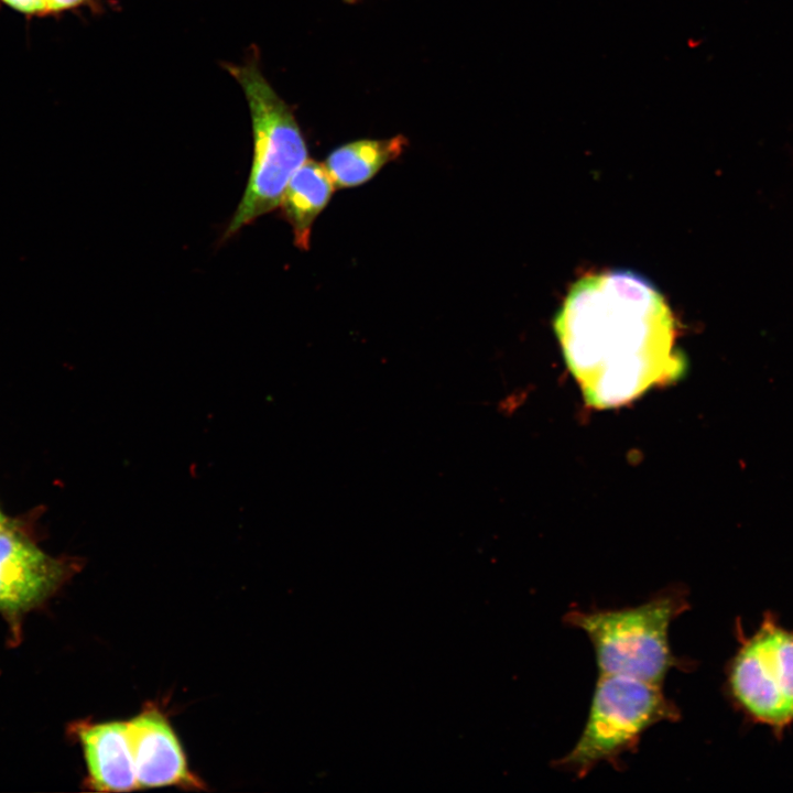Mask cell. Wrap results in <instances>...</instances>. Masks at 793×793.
<instances>
[{"label": "cell", "mask_w": 793, "mask_h": 793, "mask_svg": "<svg viewBox=\"0 0 793 793\" xmlns=\"http://www.w3.org/2000/svg\"><path fill=\"white\" fill-rule=\"evenodd\" d=\"M553 326L565 362L593 408L627 404L686 371L672 309L660 290L633 271H605L576 281Z\"/></svg>", "instance_id": "6da1fadb"}, {"label": "cell", "mask_w": 793, "mask_h": 793, "mask_svg": "<svg viewBox=\"0 0 793 793\" xmlns=\"http://www.w3.org/2000/svg\"><path fill=\"white\" fill-rule=\"evenodd\" d=\"M689 608L688 590L681 586L659 590L631 607L571 609L566 626L589 638L599 674L624 675L662 685L673 669L689 671L694 662L676 656L670 645L673 620Z\"/></svg>", "instance_id": "7a4b0ae2"}, {"label": "cell", "mask_w": 793, "mask_h": 793, "mask_svg": "<svg viewBox=\"0 0 793 793\" xmlns=\"http://www.w3.org/2000/svg\"><path fill=\"white\" fill-rule=\"evenodd\" d=\"M227 68L249 105L253 157L246 189L224 239L274 210L291 176L307 160V146L291 108L265 79L257 61Z\"/></svg>", "instance_id": "3957f363"}, {"label": "cell", "mask_w": 793, "mask_h": 793, "mask_svg": "<svg viewBox=\"0 0 793 793\" xmlns=\"http://www.w3.org/2000/svg\"><path fill=\"white\" fill-rule=\"evenodd\" d=\"M680 719V708L665 696L662 685L624 675L599 674L580 737L553 767L578 779L600 762L619 770L623 765L621 757L637 750L649 728Z\"/></svg>", "instance_id": "277c9868"}, {"label": "cell", "mask_w": 793, "mask_h": 793, "mask_svg": "<svg viewBox=\"0 0 793 793\" xmlns=\"http://www.w3.org/2000/svg\"><path fill=\"white\" fill-rule=\"evenodd\" d=\"M738 648L726 667L731 704L775 736L793 725V630L767 611L749 636L737 626Z\"/></svg>", "instance_id": "5b68a950"}, {"label": "cell", "mask_w": 793, "mask_h": 793, "mask_svg": "<svg viewBox=\"0 0 793 793\" xmlns=\"http://www.w3.org/2000/svg\"><path fill=\"white\" fill-rule=\"evenodd\" d=\"M68 568L7 526L0 531V609L32 607L61 584Z\"/></svg>", "instance_id": "8992f818"}, {"label": "cell", "mask_w": 793, "mask_h": 793, "mask_svg": "<svg viewBox=\"0 0 793 793\" xmlns=\"http://www.w3.org/2000/svg\"><path fill=\"white\" fill-rule=\"evenodd\" d=\"M127 723L138 787L202 789L165 716L149 707Z\"/></svg>", "instance_id": "52a82bcc"}, {"label": "cell", "mask_w": 793, "mask_h": 793, "mask_svg": "<svg viewBox=\"0 0 793 793\" xmlns=\"http://www.w3.org/2000/svg\"><path fill=\"white\" fill-rule=\"evenodd\" d=\"M78 735L87 761L89 782L95 790L126 792L138 789L126 721L85 725Z\"/></svg>", "instance_id": "ba28073f"}, {"label": "cell", "mask_w": 793, "mask_h": 793, "mask_svg": "<svg viewBox=\"0 0 793 793\" xmlns=\"http://www.w3.org/2000/svg\"><path fill=\"white\" fill-rule=\"evenodd\" d=\"M335 188L325 164L311 159L291 176L280 205L292 227L297 248H309L313 222L328 204Z\"/></svg>", "instance_id": "9c48e42d"}, {"label": "cell", "mask_w": 793, "mask_h": 793, "mask_svg": "<svg viewBox=\"0 0 793 793\" xmlns=\"http://www.w3.org/2000/svg\"><path fill=\"white\" fill-rule=\"evenodd\" d=\"M406 143L401 134L383 140L352 141L335 149L327 156L325 166L336 187H355L395 160Z\"/></svg>", "instance_id": "30bf717a"}, {"label": "cell", "mask_w": 793, "mask_h": 793, "mask_svg": "<svg viewBox=\"0 0 793 793\" xmlns=\"http://www.w3.org/2000/svg\"><path fill=\"white\" fill-rule=\"evenodd\" d=\"M98 0H0V3L28 18L58 15L80 8H96Z\"/></svg>", "instance_id": "8fae6325"}, {"label": "cell", "mask_w": 793, "mask_h": 793, "mask_svg": "<svg viewBox=\"0 0 793 793\" xmlns=\"http://www.w3.org/2000/svg\"><path fill=\"white\" fill-rule=\"evenodd\" d=\"M7 528V520L0 512V531L4 530Z\"/></svg>", "instance_id": "7c38bea8"}]
</instances>
